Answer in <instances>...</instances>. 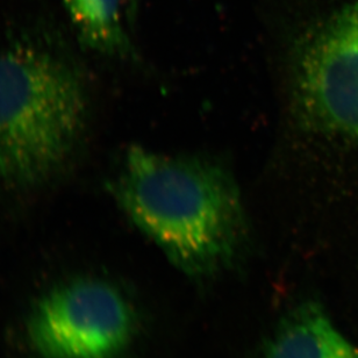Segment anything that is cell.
Listing matches in <instances>:
<instances>
[{"instance_id":"obj_2","label":"cell","mask_w":358,"mask_h":358,"mask_svg":"<svg viewBox=\"0 0 358 358\" xmlns=\"http://www.w3.org/2000/svg\"><path fill=\"white\" fill-rule=\"evenodd\" d=\"M87 108L69 59L33 45L0 52V178L28 189L59 176L78 152Z\"/></svg>"},{"instance_id":"obj_3","label":"cell","mask_w":358,"mask_h":358,"mask_svg":"<svg viewBox=\"0 0 358 358\" xmlns=\"http://www.w3.org/2000/svg\"><path fill=\"white\" fill-rule=\"evenodd\" d=\"M134 329V313L124 294L91 277L54 286L27 321L28 338L41 358H117Z\"/></svg>"},{"instance_id":"obj_4","label":"cell","mask_w":358,"mask_h":358,"mask_svg":"<svg viewBox=\"0 0 358 358\" xmlns=\"http://www.w3.org/2000/svg\"><path fill=\"white\" fill-rule=\"evenodd\" d=\"M292 84L303 122L358 143V3L299 42Z\"/></svg>"},{"instance_id":"obj_1","label":"cell","mask_w":358,"mask_h":358,"mask_svg":"<svg viewBox=\"0 0 358 358\" xmlns=\"http://www.w3.org/2000/svg\"><path fill=\"white\" fill-rule=\"evenodd\" d=\"M115 194L135 226L186 275L226 268L245 243V208L234 177L199 157L128 150Z\"/></svg>"},{"instance_id":"obj_7","label":"cell","mask_w":358,"mask_h":358,"mask_svg":"<svg viewBox=\"0 0 358 358\" xmlns=\"http://www.w3.org/2000/svg\"><path fill=\"white\" fill-rule=\"evenodd\" d=\"M126 3H127L128 10H129L128 12L131 14V17H134V13L138 8V0H126Z\"/></svg>"},{"instance_id":"obj_5","label":"cell","mask_w":358,"mask_h":358,"mask_svg":"<svg viewBox=\"0 0 358 358\" xmlns=\"http://www.w3.org/2000/svg\"><path fill=\"white\" fill-rule=\"evenodd\" d=\"M264 358H358V345L338 331L319 303L306 301L282 319Z\"/></svg>"},{"instance_id":"obj_6","label":"cell","mask_w":358,"mask_h":358,"mask_svg":"<svg viewBox=\"0 0 358 358\" xmlns=\"http://www.w3.org/2000/svg\"><path fill=\"white\" fill-rule=\"evenodd\" d=\"M80 41L106 55L134 56L121 24V0H63Z\"/></svg>"}]
</instances>
